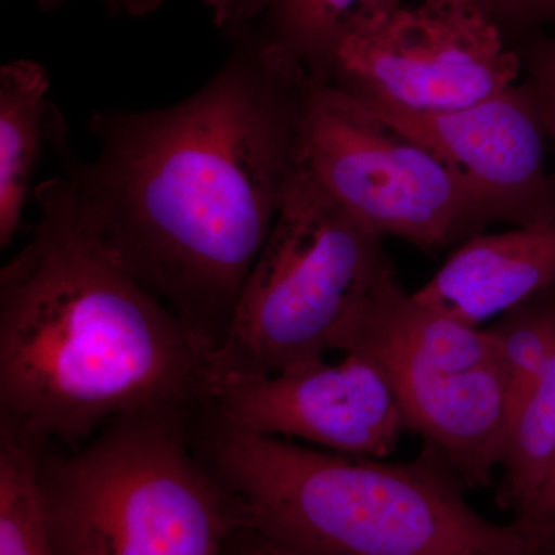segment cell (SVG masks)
<instances>
[{
  "label": "cell",
  "instance_id": "16",
  "mask_svg": "<svg viewBox=\"0 0 555 555\" xmlns=\"http://www.w3.org/2000/svg\"><path fill=\"white\" fill-rule=\"evenodd\" d=\"M500 31L507 46L555 28V0H469Z\"/></svg>",
  "mask_w": 555,
  "mask_h": 555
},
{
  "label": "cell",
  "instance_id": "7",
  "mask_svg": "<svg viewBox=\"0 0 555 555\" xmlns=\"http://www.w3.org/2000/svg\"><path fill=\"white\" fill-rule=\"evenodd\" d=\"M310 76L367 108L437 115L506 90L521 62L469 0H393L346 28Z\"/></svg>",
  "mask_w": 555,
  "mask_h": 555
},
{
  "label": "cell",
  "instance_id": "15",
  "mask_svg": "<svg viewBox=\"0 0 555 555\" xmlns=\"http://www.w3.org/2000/svg\"><path fill=\"white\" fill-rule=\"evenodd\" d=\"M0 555H56L38 483V455L0 438Z\"/></svg>",
  "mask_w": 555,
  "mask_h": 555
},
{
  "label": "cell",
  "instance_id": "21",
  "mask_svg": "<svg viewBox=\"0 0 555 555\" xmlns=\"http://www.w3.org/2000/svg\"><path fill=\"white\" fill-rule=\"evenodd\" d=\"M542 555H555V546L551 547V550L545 551Z\"/></svg>",
  "mask_w": 555,
  "mask_h": 555
},
{
  "label": "cell",
  "instance_id": "18",
  "mask_svg": "<svg viewBox=\"0 0 555 555\" xmlns=\"http://www.w3.org/2000/svg\"><path fill=\"white\" fill-rule=\"evenodd\" d=\"M514 516V524L539 546L540 553L555 546V463L535 495Z\"/></svg>",
  "mask_w": 555,
  "mask_h": 555
},
{
  "label": "cell",
  "instance_id": "13",
  "mask_svg": "<svg viewBox=\"0 0 555 555\" xmlns=\"http://www.w3.org/2000/svg\"><path fill=\"white\" fill-rule=\"evenodd\" d=\"M555 463V349L542 377L507 429L496 505L518 513L528 505Z\"/></svg>",
  "mask_w": 555,
  "mask_h": 555
},
{
  "label": "cell",
  "instance_id": "5",
  "mask_svg": "<svg viewBox=\"0 0 555 555\" xmlns=\"http://www.w3.org/2000/svg\"><path fill=\"white\" fill-rule=\"evenodd\" d=\"M392 275L383 236L335 198L302 156L228 335L208 360L207 398L225 383L337 352L350 318Z\"/></svg>",
  "mask_w": 555,
  "mask_h": 555
},
{
  "label": "cell",
  "instance_id": "2",
  "mask_svg": "<svg viewBox=\"0 0 555 555\" xmlns=\"http://www.w3.org/2000/svg\"><path fill=\"white\" fill-rule=\"evenodd\" d=\"M31 238L0 272V438L75 448L119 416L203 408L210 352L113 246L62 170L33 192Z\"/></svg>",
  "mask_w": 555,
  "mask_h": 555
},
{
  "label": "cell",
  "instance_id": "9",
  "mask_svg": "<svg viewBox=\"0 0 555 555\" xmlns=\"http://www.w3.org/2000/svg\"><path fill=\"white\" fill-rule=\"evenodd\" d=\"M367 109L481 189L524 208L535 224L554 221L555 170L546 169L542 109L525 79L455 112Z\"/></svg>",
  "mask_w": 555,
  "mask_h": 555
},
{
  "label": "cell",
  "instance_id": "10",
  "mask_svg": "<svg viewBox=\"0 0 555 555\" xmlns=\"http://www.w3.org/2000/svg\"><path fill=\"white\" fill-rule=\"evenodd\" d=\"M551 287L555 219L467 240L414 297L460 323L480 327Z\"/></svg>",
  "mask_w": 555,
  "mask_h": 555
},
{
  "label": "cell",
  "instance_id": "20",
  "mask_svg": "<svg viewBox=\"0 0 555 555\" xmlns=\"http://www.w3.org/2000/svg\"><path fill=\"white\" fill-rule=\"evenodd\" d=\"M68 0H39L40 9L46 11L61 9ZM107 9L115 14L141 17L158 10L164 0H104Z\"/></svg>",
  "mask_w": 555,
  "mask_h": 555
},
{
  "label": "cell",
  "instance_id": "3",
  "mask_svg": "<svg viewBox=\"0 0 555 555\" xmlns=\"http://www.w3.org/2000/svg\"><path fill=\"white\" fill-rule=\"evenodd\" d=\"M201 459L244 528L302 555H542L466 502L433 452L383 463L222 425L199 412Z\"/></svg>",
  "mask_w": 555,
  "mask_h": 555
},
{
  "label": "cell",
  "instance_id": "6",
  "mask_svg": "<svg viewBox=\"0 0 555 555\" xmlns=\"http://www.w3.org/2000/svg\"><path fill=\"white\" fill-rule=\"evenodd\" d=\"M302 156L321 184L379 235L426 254L462 246L496 222L535 224L517 204L481 189L360 102L313 78Z\"/></svg>",
  "mask_w": 555,
  "mask_h": 555
},
{
  "label": "cell",
  "instance_id": "1",
  "mask_svg": "<svg viewBox=\"0 0 555 555\" xmlns=\"http://www.w3.org/2000/svg\"><path fill=\"white\" fill-rule=\"evenodd\" d=\"M188 100L94 112L83 163L50 104L47 142L133 275L215 352L302 160L308 69L250 33Z\"/></svg>",
  "mask_w": 555,
  "mask_h": 555
},
{
  "label": "cell",
  "instance_id": "11",
  "mask_svg": "<svg viewBox=\"0 0 555 555\" xmlns=\"http://www.w3.org/2000/svg\"><path fill=\"white\" fill-rule=\"evenodd\" d=\"M393 0H204L228 38L250 33L317 72L346 28Z\"/></svg>",
  "mask_w": 555,
  "mask_h": 555
},
{
  "label": "cell",
  "instance_id": "8",
  "mask_svg": "<svg viewBox=\"0 0 555 555\" xmlns=\"http://www.w3.org/2000/svg\"><path fill=\"white\" fill-rule=\"evenodd\" d=\"M343 356L338 363L323 358L269 377L225 383L211 390L203 411L235 429L383 459L408 430L396 389L374 358Z\"/></svg>",
  "mask_w": 555,
  "mask_h": 555
},
{
  "label": "cell",
  "instance_id": "14",
  "mask_svg": "<svg viewBox=\"0 0 555 555\" xmlns=\"http://www.w3.org/2000/svg\"><path fill=\"white\" fill-rule=\"evenodd\" d=\"M489 331L507 378L509 423L550 363L555 349V287L502 313Z\"/></svg>",
  "mask_w": 555,
  "mask_h": 555
},
{
  "label": "cell",
  "instance_id": "19",
  "mask_svg": "<svg viewBox=\"0 0 555 555\" xmlns=\"http://www.w3.org/2000/svg\"><path fill=\"white\" fill-rule=\"evenodd\" d=\"M225 555H302L270 542L248 528H240L230 539Z\"/></svg>",
  "mask_w": 555,
  "mask_h": 555
},
{
  "label": "cell",
  "instance_id": "4",
  "mask_svg": "<svg viewBox=\"0 0 555 555\" xmlns=\"http://www.w3.org/2000/svg\"><path fill=\"white\" fill-rule=\"evenodd\" d=\"M199 409H139L39 454L54 554L225 555L244 520L195 447Z\"/></svg>",
  "mask_w": 555,
  "mask_h": 555
},
{
  "label": "cell",
  "instance_id": "17",
  "mask_svg": "<svg viewBox=\"0 0 555 555\" xmlns=\"http://www.w3.org/2000/svg\"><path fill=\"white\" fill-rule=\"evenodd\" d=\"M525 80L534 90L547 139L555 144V31H539L514 47Z\"/></svg>",
  "mask_w": 555,
  "mask_h": 555
},
{
  "label": "cell",
  "instance_id": "12",
  "mask_svg": "<svg viewBox=\"0 0 555 555\" xmlns=\"http://www.w3.org/2000/svg\"><path fill=\"white\" fill-rule=\"evenodd\" d=\"M50 79L38 62L14 61L0 68V247L20 232L38 164L50 102Z\"/></svg>",
  "mask_w": 555,
  "mask_h": 555
}]
</instances>
